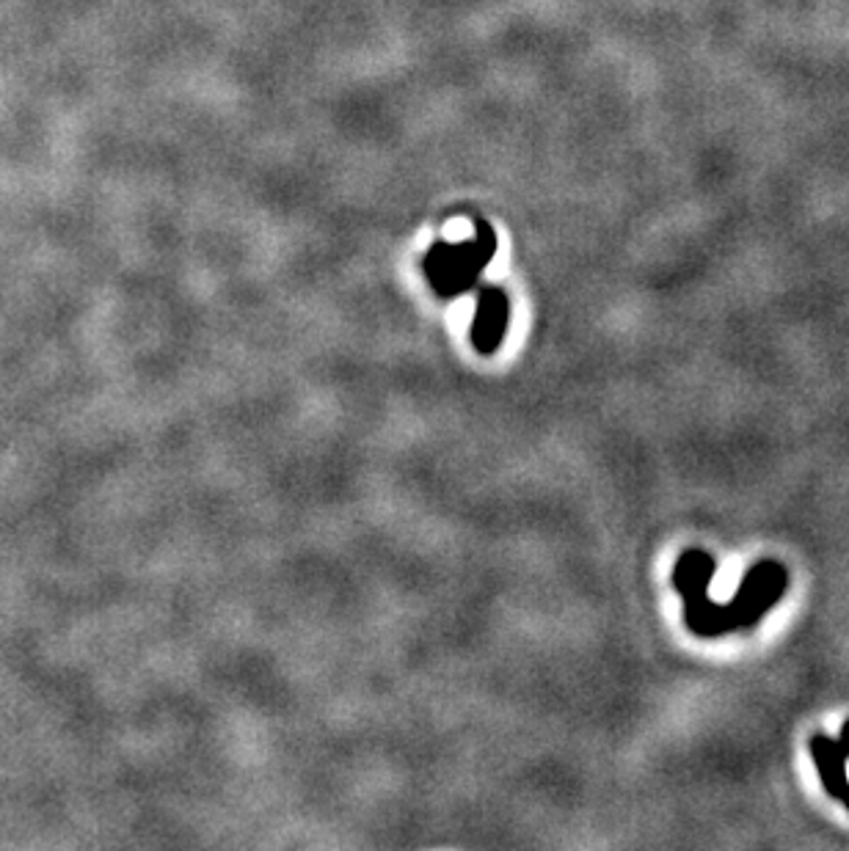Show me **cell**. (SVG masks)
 Wrapping results in <instances>:
<instances>
[{
  "mask_svg": "<svg viewBox=\"0 0 849 851\" xmlns=\"http://www.w3.org/2000/svg\"><path fill=\"white\" fill-rule=\"evenodd\" d=\"M717 560L703 548H687L674 566V587L684 600V623L701 640H717L737 631L728 604H717L709 595Z\"/></svg>",
  "mask_w": 849,
  "mask_h": 851,
  "instance_id": "obj_1",
  "label": "cell"
},
{
  "mask_svg": "<svg viewBox=\"0 0 849 851\" xmlns=\"http://www.w3.org/2000/svg\"><path fill=\"white\" fill-rule=\"evenodd\" d=\"M497 252V234L492 227L481 223L477 238L469 243H439L425 259L430 281L439 292H458L475 281V276L492 263Z\"/></svg>",
  "mask_w": 849,
  "mask_h": 851,
  "instance_id": "obj_2",
  "label": "cell"
},
{
  "mask_svg": "<svg viewBox=\"0 0 849 851\" xmlns=\"http://www.w3.org/2000/svg\"><path fill=\"white\" fill-rule=\"evenodd\" d=\"M786 587H789V571L784 568V562L764 557L756 566H750L737 595L728 600L737 631L756 629L784 600Z\"/></svg>",
  "mask_w": 849,
  "mask_h": 851,
  "instance_id": "obj_3",
  "label": "cell"
},
{
  "mask_svg": "<svg viewBox=\"0 0 849 851\" xmlns=\"http://www.w3.org/2000/svg\"><path fill=\"white\" fill-rule=\"evenodd\" d=\"M811 761H814L816 771H820L822 788L830 799L844 802L849 797V775H847V755L838 746L836 735L814 733L809 741Z\"/></svg>",
  "mask_w": 849,
  "mask_h": 851,
  "instance_id": "obj_4",
  "label": "cell"
},
{
  "mask_svg": "<svg viewBox=\"0 0 849 851\" xmlns=\"http://www.w3.org/2000/svg\"><path fill=\"white\" fill-rule=\"evenodd\" d=\"M508 323V297L499 290H488L481 301V315H477V331H481V342L488 348L499 342Z\"/></svg>",
  "mask_w": 849,
  "mask_h": 851,
  "instance_id": "obj_5",
  "label": "cell"
},
{
  "mask_svg": "<svg viewBox=\"0 0 849 851\" xmlns=\"http://www.w3.org/2000/svg\"><path fill=\"white\" fill-rule=\"evenodd\" d=\"M836 741H838V746H841V750H844V755H847V758H849V719L841 725V733L836 735Z\"/></svg>",
  "mask_w": 849,
  "mask_h": 851,
  "instance_id": "obj_6",
  "label": "cell"
},
{
  "mask_svg": "<svg viewBox=\"0 0 849 851\" xmlns=\"http://www.w3.org/2000/svg\"><path fill=\"white\" fill-rule=\"evenodd\" d=\"M841 805H844V807H847V811H849V797H847V799H844V802H841Z\"/></svg>",
  "mask_w": 849,
  "mask_h": 851,
  "instance_id": "obj_7",
  "label": "cell"
}]
</instances>
